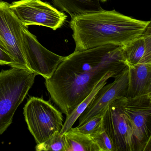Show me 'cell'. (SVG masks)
<instances>
[{
  "mask_svg": "<svg viewBox=\"0 0 151 151\" xmlns=\"http://www.w3.org/2000/svg\"><path fill=\"white\" fill-rule=\"evenodd\" d=\"M127 66L122 46L108 45L75 51L65 56L45 85L51 99L67 116L106 73H120Z\"/></svg>",
  "mask_w": 151,
  "mask_h": 151,
  "instance_id": "cell-1",
  "label": "cell"
},
{
  "mask_svg": "<svg viewBox=\"0 0 151 151\" xmlns=\"http://www.w3.org/2000/svg\"><path fill=\"white\" fill-rule=\"evenodd\" d=\"M151 21H141L115 10H102L71 19L75 51L113 45L124 46L145 33Z\"/></svg>",
  "mask_w": 151,
  "mask_h": 151,
  "instance_id": "cell-2",
  "label": "cell"
},
{
  "mask_svg": "<svg viewBox=\"0 0 151 151\" xmlns=\"http://www.w3.org/2000/svg\"><path fill=\"white\" fill-rule=\"evenodd\" d=\"M35 73L27 69L12 68L0 72V135L13 122L14 115L33 85Z\"/></svg>",
  "mask_w": 151,
  "mask_h": 151,
  "instance_id": "cell-3",
  "label": "cell"
},
{
  "mask_svg": "<svg viewBox=\"0 0 151 151\" xmlns=\"http://www.w3.org/2000/svg\"><path fill=\"white\" fill-rule=\"evenodd\" d=\"M23 114L37 144L45 142L55 133L60 132L63 126L61 112L41 98L30 97L24 108Z\"/></svg>",
  "mask_w": 151,
  "mask_h": 151,
  "instance_id": "cell-4",
  "label": "cell"
},
{
  "mask_svg": "<svg viewBox=\"0 0 151 151\" xmlns=\"http://www.w3.org/2000/svg\"><path fill=\"white\" fill-rule=\"evenodd\" d=\"M133 132L134 151L151 150V94L123 100Z\"/></svg>",
  "mask_w": 151,
  "mask_h": 151,
  "instance_id": "cell-5",
  "label": "cell"
},
{
  "mask_svg": "<svg viewBox=\"0 0 151 151\" xmlns=\"http://www.w3.org/2000/svg\"><path fill=\"white\" fill-rule=\"evenodd\" d=\"M22 24L39 25L56 30L64 24L68 16L41 0H19L10 4Z\"/></svg>",
  "mask_w": 151,
  "mask_h": 151,
  "instance_id": "cell-6",
  "label": "cell"
},
{
  "mask_svg": "<svg viewBox=\"0 0 151 151\" xmlns=\"http://www.w3.org/2000/svg\"><path fill=\"white\" fill-rule=\"evenodd\" d=\"M22 49L29 69L45 79L50 78L65 56L44 47L27 27L22 26Z\"/></svg>",
  "mask_w": 151,
  "mask_h": 151,
  "instance_id": "cell-7",
  "label": "cell"
},
{
  "mask_svg": "<svg viewBox=\"0 0 151 151\" xmlns=\"http://www.w3.org/2000/svg\"><path fill=\"white\" fill-rule=\"evenodd\" d=\"M110 103L103 114L102 127L114 144L116 151H134L131 123L124 111L123 100Z\"/></svg>",
  "mask_w": 151,
  "mask_h": 151,
  "instance_id": "cell-8",
  "label": "cell"
},
{
  "mask_svg": "<svg viewBox=\"0 0 151 151\" xmlns=\"http://www.w3.org/2000/svg\"><path fill=\"white\" fill-rule=\"evenodd\" d=\"M22 26L10 4L0 0V40L18 68L29 69L22 49Z\"/></svg>",
  "mask_w": 151,
  "mask_h": 151,
  "instance_id": "cell-9",
  "label": "cell"
},
{
  "mask_svg": "<svg viewBox=\"0 0 151 151\" xmlns=\"http://www.w3.org/2000/svg\"><path fill=\"white\" fill-rule=\"evenodd\" d=\"M114 78V82L106 84L97 93L78 118V126L83 124L95 116L103 114L109 105L114 101L126 98L129 83L128 66Z\"/></svg>",
  "mask_w": 151,
  "mask_h": 151,
  "instance_id": "cell-10",
  "label": "cell"
},
{
  "mask_svg": "<svg viewBox=\"0 0 151 151\" xmlns=\"http://www.w3.org/2000/svg\"><path fill=\"white\" fill-rule=\"evenodd\" d=\"M129 83L126 98L151 94V63L129 65Z\"/></svg>",
  "mask_w": 151,
  "mask_h": 151,
  "instance_id": "cell-11",
  "label": "cell"
},
{
  "mask_svg": "<svg viewBox=\"0 0 151 151\" xmlns=\"http://www.w3.org/2000/svg\"><path fill=\"white\" fill-rule=\"evenodd\" d=\"M151 24L145 33L122 47L127 66L151 63Z\"/></svg>",
  "mask_w": 151,
  "mask_h": 151,
  "instance_id": "cell-12",
  "label": "cell"
},
{
  "mask_svg": "<svg viewBox=\"0 0 151 151\" xmlns=\"http://www.w3.org/2000/svg\"><path fill=\"white\" fill-rule=\"evenodd\" d=\"M55 6L67 12L71 19L102 10L99 0H52Z\"/></svg>",
  "mask_w": 151,
  "mask_h": 151,
  "instance_id": "cell-13",
  "label": "cell"
},
{
  "mask_svg": "<svg viewBox=\"0 0 151 151\" xmlns=\"http://www.w3.org/2000/svg\"><path fill=\"white\" fill-rule=\"evenodd\" d=\"M120 73L116 71H109L102 77L94 86L90 94L81 103H79V105L69 115L67 116L66 120L63 123L62 129L60 131V133L61 134H64L72 127L76 121L78 119L80 116L83 114V112L86 109L88 105L93 99L97 93L107 83V81L110 78H114Z\"/></svg>",
  "mask_w": 151,
  "mask_h": 151,
  "instance_id": "cell-14",
  "label": "cell"
},
{
  "mask_svg": "<svg viewBox=\"0 0 151 151\" xmlns=\"http://www.w3.org/2000/svg\"><path fill=\"white\" fill-rule=\"evenodd\" d=\"M67 151H100L90 136L73 129L72 127L64 133Z\"/></svg>",
  "mask_w": 151,
  "mask_h": 151,
  "instance_id": "cell-15",
  "label": "cell"
},
{
  "mask_svg": "<svg viewBox=\"0 0 151 151\" xmlns=\"http://www.w3.org/2000/svg\"><path fill=\"white\" fill-rule=\"evenodd\" d=\"M37 151H67V145L64 134L55 133L47 140L36 147Z\"/></svg>",
  "mask_w": 151,
  "mask_h": 151,
  "instance_id": "cell-16",
  "label": "cell"
},
{
  "mask_svg": "<svg viewBox=\"0 0 151 151\" xmlns=\"http://www.w3.org/2000/svg\"><path fill=\"white\" fill-rule=\"evenodd\" d=\"M103 119V114L97 115L82 125L72 128L74 130L91 136L102 129Z\"/></svg>",
  "mask_w": 151,
  "mask_h": 151,
  "instance_id": "cell-17",
  "label": "cell"
},
{
  "mask_svg": "<svg viewBox=\"0 0 151 151\" xmlns=\"http://www.w3.org/2000/svg\"><path fill=\"white\" fill-rule=\"evenodd\" d=\"M90 137L96 143L100 151H116L111 139L103 128Z\"/></svg>",
  "mask_w": 151,
  "mask_h": 151,
  "instance_id": "cell-18",
  "label": "cell"
},
{
  "mask_svg": "<svg viewBox=\"0 0 151 151\" xmlns=\"http://www.w3.org/2000/svg\"><path fill=\"white\" fill-rule=\"evenodd\" d=\"M0 65H9L12 68H18L16 63L9 54L1 40H0Z\"/></svg>",
  "mask_w": 151,
  "mask_h": 151,
  "instance_id": "cell-19",
  "label": "cell"
},
{
  "mask_svg": "<svg viewBox=\"0 0 151 151\" xmlns=\"http://www.w3.org/2000/svg\"><path fill=\"white\" fill-rule=\"evenodd\" d=\"M99 1H102V2H105L107 1H108V0H99Z\"/></svg>",
  "mask_w": 151,
  "mask_h": 151,
  "instance_id": "cell-20",
  "label": "cell"
}]
</instances>
